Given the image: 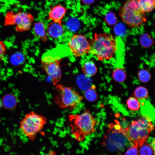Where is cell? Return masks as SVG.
Here are the masks:
<instances>
[{"label":"cell","mask_w":155,"mask_h":155,"mask_svg":"<svg viewBox=\"0 0 155 155\" xmlns=\"http://www.w3.org/2000/svg\"><path fill=\"white\" fill-rule=\"evenodd\" d=\"M4 20L5 26H15L16 32H23L30 29L34 18L30 13L9 11L7 12Z\"/></svg>","instance_id":"cell-9"},{"label":"cell","mask_w":155,"mask_h":155,"mask_svg":"<svg viewBox=\"0 0 155 155\" xmlns=\"http://www.w3.org/2000/svg\"><path fill=\"white\" fill-rule=\"evenodd\" d=\"M2 102L4 107L7 108H11L16 105V99L11 95H6L3 98Z\"/></svg>","instance_id":"cell-21"},{"label":"cell","mask_w":155,"mask_h":155,"mask_svg":"<svg viewBox=\"0 0 155 155\" xmlns=\"http://www.w3.org/2000/svg\"><path fill=\"white\" fill-rule=\"evenodd\" d=\"M134 94L137 99L142 100L148 97V92L146 88L143 86H140L137 87L135 90Z\"/></svg>","instance_id":"cell-20"},{"label":"cell","mask_w":155,"mask_h":155,"mask_svg":"<svg viewBox=\"0 0 155 155\" xmlns=\"http://www.w3.org/2000/svg\"><path fill=\"white\" fill-rule=\"evenodd\" d=\"M83 3L84 4L89 5L92 3L94 0H81Z\"/></svg>","instance_id":"cell-28"},{"label":"cell","mask_w":155,"mask_h":155,"mask_svg":"<svg viewBox=\"0 0 155 155\" xmlns=\"http://www.w3.org/2000/svg\"><path fill=\"white\" fill-rule=\"evenodd\" d=\"M104 144L112 151H118L124 148L128 141L125 129L122 128L118 121L110 124Z\"/></svg>","instance_id":"cell-7"},{"label":"cell","mask_w":155,"mask_h":155,"mask_svg":"<svg viewBox=\"0 0 155 155\" xmlns=\"http://www.w3.org/2000/svg\"><path fill=\"white\" fill-rule=\"evenodd\" d=\"M141 147L138 151L140 155L155 154V151L150 144L148 143L144 144Z\"/></svg>","instance_id":"cell-22"},{"label":"cell","mask_w":155,"mask_h":155,"mask_svg":"<svg viewBox=\"0 0 155 155\" xmlns=\"http://www.w3.org/2000/svg\"><path fill=\"white\" fill-rule=\"evenodd\" d=\"M77 82L78 86L81 89L86 90L91 86L92 80L90 77L85 74L81 75L77 78Z\"/></svg>","instance_id":"cell-14"},{"label":"cell","mask_w":155,"mask_h":155,"mask_svg":"<svg viewBox=\"0 0 155 155\" xmlns=\"http://www.w3.org/2000/svg\"><path fill=\"white\" fill-rule=\"evenodd\" d=\"M112 76L113 78L115 81L121 82L125 81L126 78V71L123 68L117 67L113 71Z\"/></svg>","instance_id":"cell-16"},{"label":"cell","mask_w":155,"mask_h":155,"mask_svg":"<svg viewBox=\"0 0 155 155\" xmlns=\"http://www.w3.org/2000/svg\"><path fill=\"white\" fill-rule=\"evenodd\" d=\"M68 45L72 54L75 57H79L89 53V42L82 34L73 35L69 41Z\"/></svg>","instance_id":"cell-10"},{"label":"cell","mask_w":155,"mask_h":155,"mask_svg":"<svg viewBox=\"0 0 155 155\" xmlns=\"http://www.w3.org/2000/svg\"><path fill=\"white\" fill-rule=\"evenodd\" d=\"M46 122L47 119L44 117L31 111L27 113L22 120L20 128L24 135L33 140Z\"/></svg>","instance_id":"cell-5"},{"label":"cell","mask_w":155,"mask_h":155,"mask_svg":"<svg viewBox=\"0 0 155 155\" xmlns=\"http://www.w3.org/2000/svg\"><path fill=\"white\" fill-rule=\"evenodd\" d=\"M46 32L51 37L56 38L61 36L64 32L62 22L53 21L49 22L47 25Z\"/></svg>","instance_id":"cell-12"},{"label":"cell","mask_w":155,"mask_h":155,"mask_svg":"<svg viewBox=\"0 0 155 155\" xmlns=\"http://www.w3.org/2000/svg\"><path fill=\"white\" fill-rule=\"evenodd\" d=\"M137 0H127L119 10L123 21L132 28L141 26L146 21V14Z\"/></svg>","instance_id":"cell-4"},{"label":"cell","mask_w":155,"mask_h":155,"mask_svg":"<svg viewBox=\"0 0 155 155\" xmlns=\"http://www.w3.org/2000/svg\"><path fill=\"white\" fill-rule=\"evenodd\" d=\"M84 95L85 98L88 101L92 102L96 101L98 98L96 87L94 85L91 86L86 90Z\"/></svg>","instance_id":"cell-18"},{"label":"cell","mask_w":155,"mask_h":155,"mask_svg":"<svg viewBox=\"0 0 155 155\" xmlns=\"http://www.w3.org/2000/svg\"><path fill=\"white\" fill-rule=\"evenodd\" d=\"M97 70L96 65L92 61L86 62L82 67V71L84 74L90 77L94 75L96 73Z\"/></svg>","instance_id":"cell-15"},{"label":"cell","mask_w":155,"mask_h":155,"mask_svg":"<svg viewBox=\"0 0 155 155\" xmlns=\"http://www.w3.org/2000/svg\"><path fill=\"white\" fill-rule=\"evenodd\" d=\"M56 94L54 99L56 104L62 108L71 110L82 101L83 97L71 88L61 84L56 87Z\"/></svg>","instance_id":"cell-8"},{"label":"cell","mask_w":155,"mask_h":155,"mask_svg":"<svg viewBox=\"0 0 155 155\" xmlns=\"http://www.w3.org/2000/svg\"><path fill=\"white\" fill-rule=\"evenodd\" d=\"M33 30L36 36L44 42L47 40V33L44 22L42 21L34 23Z\"/></svg>","instance_id":"cell-13"},{"label":"cell","mask_w":155,"mask_h":155,"mask_svg":"<svg viewBox=\"0 0 155 155\" xmlns=\"http://www.w3.org/2000/svg\"><path fill=\"white\" fill-rule=\"evenodd\" d=\"M89 52L99 61L111 59L117 49L116 40L112 35L106 33L95 34L90 40Z\"/></svg>","instance_id":"cell-1"},{"label":"cell","mask_w":155,"mask_h":155,"mask_svg":"<svg viewBox=\"0 0 155 155\" xmlns=\"http://www.w3.org/2000/svg\"><path fill=\"white\" fill-rule=\"evenodd\" d=\"M62 59L57 50L49 51L42 56L41 63L43 69L51 77L52 84L56 85L61 80V76L60 64Z\"/></svg>","instance_id":"cell-6"},{"label":"cell","mask_w":155,"mask_h":155,"mask_svg":"<svg viewBox=\"0 0 155 155\" xmlns=\"http://www.w3.org/2000/svg\"><path fill=\"white\" fill-rule=\"evenodd\" d=\"M69 118L71 134L78 141H83L95 130L96 121L87 110L80 115H70Z\"/></svg>","instance_id":"cell-3"},{"label":"cell","mask_w":155,"mask_h":155,"mask_svg":"<svg viewBox=\"0 0 155 155\" xmlns=\"http://www.w3.org/2000/svg\"><path fill=\"white\" fill-rule=\"evenodd\" d=\"M138 152L137 148L133 147H131L128 149L126 152L125 155H137Z\"/></svg>","instance_id":"cell-27"},{"label":"cell","mask_w":155,"mask_h":155,"mask_svg":"<svg viewBox=\"0 0 155 155\" xmlns=\"http://www.w3.org/2000/svg\"><path fill=\"white\" fill-rule=\"evenodd\" d=\"M151 145L154 150L155 151V137L152 141Z\"/></svg>","instance_id":"cell-29"},{"label":"cell","mask_w":155,"mask_h":155,"mask_svg":"<svg viewBox=\"0 0 155 155\" xmlns=\"http://www.w3.org/2000/svg\"><path fill=\"white\" fill-rule=\"evenodd\" d=\"M6 51V47L4 43L0 41V61L3 59Z\"/></svg>","instance_id":"cell-26"},{"label":"cell","mask_w":155,"mask_h":155,"mask_svg":"<svg viewBox=\"0 0 155 155\" xmlns=\"http://www.w3.org/2000/svg\"><path fill=\"white\" fill-rule=\"evenodd\" d=\"M144 12H149L155 9V0H137Z\"/></svg>","instance_id":"cell-17"},{"label":"cell","mask_w":155,"mask_h":155,"mask_svg":"<svg viewBox=\"0 0 155 155\" xmlns=\"http://www.w3.org/2000/svg\"><path fill=\"white\" fill-rule=\"evenodd\" d=\"M138 76L140 81L143 83L149 82L151 77L150 72L148 70L144 69H141L139 71Z\"/></svg>","instance_id":"cell-24"},{"label":"cell","mask_w":155,"mask_h":155,"mask_svg":"<svg viewBox=\"0 0 155 155\" xmlns=\"http://www.w3.org/2000/svg\"><path fill=\"white\" fill-rule=\"evenodd\" d=\"M127 104L129 108L133 111L138 110L140 107L139 102L134 97H129L127 100Z\"/></svg>","instance_id":"cell-23"},{"label":"cell","mask_w":155,"mask_h":155,"mask_svg":"<svg viewBox=\"0 0 155 155\" xmlns=\"http://www.w3.org/2000/svg\"><path fill=\"white\" fill-rule=\"evenodd\" d=\"M105 20L109 25L115 24L117 22V18L115 14L112 12H109L105 15Z\"/></svg>","instance_id":"cell-25"},{"label":"cell","mask_w":155,"mask_h":155,"mask_svg":"<svg viewBox=\"0 0 155 155\" xmlns=\"http://www.w3.org/2000/svg\"><path fill=\"white\" fill-rule=\"evenodd\" d=\"M154 129L148 117L141 118L133 121L131 125L125 129L129 142L133 147H141L147 141L149 133Z\"/></svg>","instance_id":"cell-2"},{"label":"cell","mask_w":155,"mask_h":155,"mask_svg":"<svg viewBox=\"0 0 155 155\" xmlns=\"http://www.w3.org/2000/svg\"><path fill=\"white\" fill-rule=\"evenodd\" d=\"M67 11L66 8L60 4L51 7L48 13V19L52 21L62 22Z\"/></svg>","instance_id":"cell-11"},{"label":"cell","mask_w":155,"mask_h":155,"mask_svg":"<svg viewBox=\"0 0 155 155\" xmlns=\"http://www.w3.org/2000/svg\"><path fill=\"white\" fill-rule=\"evenodd\" d=\"M140 42L143 47L148 48L151 47L153 45L154 40L150 35L147 33H144L140 36Z\"/></svg>","instance_id":"cell-19"}]
</instances>
